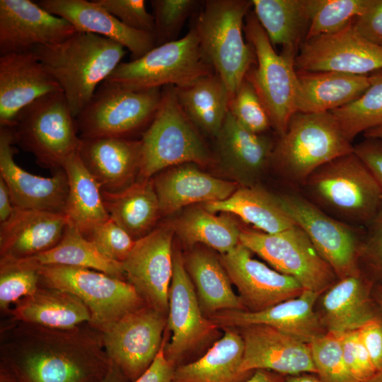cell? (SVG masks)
Here are the masks:
<instances>
[{
	"mask_svg": "<svg viewBox=\"0 0 382 382\" xmlns=\"http://www.w3.org/2000/svg\"><path fill=\"white\" fill-rule=\"evenodd\" d=\"M212 213H231L262 232L275 233L296 225L282 207L277 195L257 185L241 186L227 199L204 203Z\"/></svg>",
	"mask_w": 382,
	"mask_h": 382,
	"instance_id": "obj_35",
	"label": "cell"
},
{
	"mask_svg": "<svg viewBox=\"0 0 382 382\" xmlns=\"http://www.w3.org/2000/svg\"><path fill=\"white\" fill-rule=\"evenodd\" d=\"M374 74V81L359 98L330 112L351 142L360 133L382 124V70Z\"/></svg>",
	"mask_w": 382,
	"mask_h": 382,
	"instance_id": "obj_41",
	"label": "cell"
},
{
	"mask_svg": "<svg viewBox=\"0 0 382 382\" xmlns=\"http://www.w3.org/2000/svg\"><path fill=\"white\" fill-rule=\"evenodd\" d=\"M156 47L177 40L185 22L201 1L195 0H151Z\"/></svg>",
	"mask_w": 382,
	"mask_h": 382,
	"instance_id": "obj_45",
	"label": "cell"
},
{
	"mask_svg": "<svg viewBox=\"0 0 382 382\" xmlns=\"http://www.w3.org/2000/svg\"><path fill=\"white\" fill-rule=\"evenodd\" d=\"M303 186L314 204L346 221L369 224L382 208V190L354 151L318 168Z\"/></svg>",
	"mask_w": 382,
	"mask_h": 382,
	"instance_id": "obj_6",
	"label": "cell"
},
{
	"mask_svg": "<svg viewBox=\"0 0 382 382\" xmlns=\"http://www.w3.org/2000/svg\"><path fill=\"white\" fill-rule=\"evenodd\" d=\"M376 373L382 371V320L378 316L359 330Z\"/></svg>",
	"mask_w": 382,
	"mask_h": 382,
	"instance_id": "obj_52",
	"label": "cell"
},
{
	"mask_svg": "<svg viewBox=\"0 0 382 382\" xmlns=\"http://www.w3.org/2000/svg\"><path fill=\"white\" fill-rule=\"evenodd\" d=\"M140 140L138 180L151 179L167 168L184 163L207 166L213 161L197 129L180 105L173 86L162 89L157 112Z\"/></svg>",
	"mask_w": 382,
	"mask_h": 382,
	"instance_id": "obj_5",
	"label": "cell"
},
{
	"mask_svg": "<svg viewBox=\"0 0 382 382\" xmlns=\"http://www.w3.org/2000/svg\"><path fill=\"white\" fill-rule=\"evenodd\" d=\"M83 236L103 255L121 263L128 256L136 241L110 217Z\"/></svg>",
	"mask_w": 382,
	"mask_h": 382,
	"instance_id": "obj_47",
	"label": "cell"
},
{
	"mask_svg": "<svg viewBox=\"0 0 382 382\" xmlns=\"http://www.w3.org/2000/svg\"><path fill=\"white\" fill-rule=\"evenodd\" d=\"M33 51L59 84L75 118L125 54L116 42L78 31L62 42L39 45Z\"/></svg>",
	"mask_w": 382,
	"mask_h": 382,
	"instance_id": "obj_2",
	"label": "cell"
},
{
	"mask_svg": "<svg viewBox=\"0 0 382 382\" xmlns=\"http://www.w3.org/2000/svg\"><path fill=\"white\" fill-rule=\"evenodd\" d=\"M354 152L366 165L382 190V142L366 138L354 146Z\"/></svg>",
	"mask_w": 382,
	"mask_h": 382,
	"instance_id": "obj_53",
	"label": "cell"
},
{
	"mask_svg": "<svg viewBox=\"0 0 382 382\" xmlns=\"http://www.w3.org/2000/svg\"><path fill=\"white\" fill-rule=\"evenodd\" d=\"M353 151L330 112H298L275 142L271 165L289 183L304 185L318 168Z\"/></svg>",
	"mask_w": 382,
	"mask_h": 382,
	"instance_id": "obj_3",
	"label": "cell"
},
{
	"mask_svg": "<svg viewBox=\"0 0 382 382\" xmlns=\"http://www.w3.org/2000/svg\"><path fill=\"white\" fill-rule=\"evenodd\" d=\"M339 334L343 357L349 371L358 382L367 381L376 371L360 338L359 330Z\"/></svg>",
	"mask_w": 382,
	"mask_h": 382,
	"instance_id": "obj_49",
	"label": "cell"
},
{
	"mask_svg": "<svg viewBox=\"0 0 382 382\" xmlns=\"http://www.w3.org/2000/svg\"><path fill=\"white\" fill-rule=\"evenodd\" d=\"M224 334L201 357L178 366L175 382H243L253 372H243V338L235 328H224Z\"/></svg>",
	"mask_w": 382,
	"mask_h": 382,
	"instance_id": "obj_33",
	"label": "cell"
},
{
	"mask_svg": "<svg viewBox=\"0 0 382 382\" xmlns=\"http://www.w3.org/2000/svg\"><path fill=\"white\" fill-rule=\"evenodd\" d=\"M119 368L111 361L110 370L105 378L100 382H128Z\"/></svg>",
	"mask_w": 382,
	"mask_h": 382,
	"instance_id": "obj_57",
	"label": "cell"
},
{
	"mask_svg": "<svg viewBox=\"0 0 382 382\" xmlns=\"http://www.w3.org/2000/svg\"><path fill=\"white\" fill-rule=\"evenodd\" d=\"M153 180L163 216L195 203L226 199L238 188L236 182L212 176L190 163L170 167Z\"/></svg>",
	"mask_w": 382,
	"mask_h": 382,
	"instance_id": "obj_28",
	"label": "cell"
},
{
	"mask_svg": "<svg viewBox=\"0 0 382 382\" xmlns=\"http://www.w3.org/2000/svg\"><path fill=\"white\" fill-rule=\"evenodd\" d=\"M229 111L238 122L250 132L264 134L272 127L262 100L246 77L231 98Z\"/></svg>",
	"mask_w": 382,
	"mask_h": 382,
	"instance_id": "obj_46",
	"label": "cell"
},
{
	"mask_svg": "<svg viewBox=\"0 0 382 382\" xmlns=\"http://www.w3.org/2000/svg\"><path fill=\"white\" fill-rule=\"evenodd\" d=\"M59 91V84L33 50L0 55L1 127H11L23 108Z\"/></svg>",
	"mask_w": 382,
	"mask_h": 382,
	"instance_id": "obj_23",
	"label": "cell"
},
{
	"mask_svg": "<svg viewBox=\"0 0 382 382\" xmlns=\"http://www.w3.org/2000/svg\"><path fill=\"white\" fill-rule=\"evenodd\" d=\"M69 183L64 215L69 225L83 235L110 218L101 194V188L87 170L79 152L71 155L63 167Z\"/></svg>",
	"mask_w": 382,
	"mask_h": 382,
	"instance_id": "obj_38",
	"label": "cell"
},
{
	"mask_svg": "<svg viewBox=\"0 0 382 382\" xmlns=\"http://www.w3.org/2000/svg\"><path fill=\"white\" fill-rule=\"evenodd\" d=\"M175 90L180 105L195 127L216 137L229 110L231 99L221 77L213 72Z\"/></svg>",
	"mask_w": 382,
	"mask_h": 382,
	"instance_id": "obj_36",
	"label": "cell"
},
{
	"mask_svg": "<svg viewBox=\"0 0 382 382\" xmlns=\"http://www.w3.org/2000/svg\"><path fill=\"white\" fill-rule=\"evenodd\" d=\"M372 282L363 274L338 279L323 294L319 317L327 332L357 330L378 317L371 298Z\"/></svg>",
	"mask_w": 382,
	"mask_h": 382,
	"instance_id": "obj_30",
	"label": "cell"
},
{
	"mask_svg": "<svg viewBox=\"0 0 382 382\" xmlns=\"http://www.w3.org/2000/svg\"><path fill=\"white\" fill-rule=\"evenodd\" d=\"M77 32L66 20L30 0H0V55L56 45Z\"/></svg>",
	"mask_w": 382,
	"mask_h": 382,
	"instance_id": "obj_19",
	"label": "cell"
},
{
	"mask_svg": "<svg viewBox=\"0 0 382 382\" xmlns=\"http://www.w3.org/2000/svg\"><path fill=\"white\" fill-rule=\"evenodd\" d=\"M167 317L145 305L100 332L109 359L129 381L138 378L154 360L163 342Z\"/></svg>",
	"mask_w": 382,
	"mask_h": 382,
	"instance_id": "obj_15",
	"label": "cell"
},
{
	"mask_svg": "<svg viewBox=\"0 0 382 382\" xmlns=\"http://www.w3.org/2000/svg\"><path fill=\"white\" fill-rule=\"evenodd\" d=\"M244 32L257 62L245 77L255 89L269 115L272 127L279 137L297 112L299 83L294 66L296 54L283 50L277 53L251 11L245 18Z\"/></svg>",
	"mask_w": 382,
	"mask_h": 382,
	"instance_id": "obj_9",
	"label": "cell"
},
{
	"mask_svg": "<svg viewBox=\"0 0 382 382\" xmlns=\"http://www.w3.org/2000/svg\"><path fill=\"white\" fill-rule=\"evenodd\" d=\"M67 225L64 214L15 208L0 224L1 259L23 260L51 249L60 241Z\"/></svg>",
	"mask_w": 382,
	"mask_h": 382,
	"instance_id": "obj_27",
	"label": "cell"
},
{
	"mask_svg": "<svg viewBox=\"0 0 382 382\" xmlns=\"http://www.w3.org/2000/svg\"><path fill=\"white\" fill-rule=\"evenodd\" d=\"M252 7V0L204 1L194 27L204 54L224 82L231 98L254 59L253 48L243 35L244 20Z\"/></svg>",
	"mask_w": 382,
	"mask_h": 382,
	"instance_id": "obj_4",
	"label": "cell"
},
{
	"mask_svg": "<svg viewBox=\"0 0 382 382\" xmlns=\"http://www.w3.org/2000/svg\"><path fill=\"white\" fill-rule=\"evenodd\" d=\"M320 294L304 289L301 294L261 311L224 310L209 317L220 329L264 325L311 343L327 332L315 304Z\"/></svg>",
	"mask_w": 382,
	"mask_h": 382,
	"instance_id": "obj_22",
	"label": "cell"
},
{
	"mask_svg": "<svg viewBox=\"0 0 382 382\" xmlns=\"http://www.w3.org/2000/svg\"><path fill=\"white\" fill-rule=\"evenodd\" d=\"M78 152L103 191H122L134 183L139 175L140 139L118 137L81 138Z\"/></svg>",
	"mask_w": 382,
	"mask_h": 382,
	"instance_id": "obj_25",
	"label": "cell"
},
{
	"mask_svg": "<svg viewBox=\"0 0 382 382\" xmlns=\"http://www.w3.org/2000/svg\"><path fill=\"white\" fill-rule=\"evenodd\" d=\"M257 19L271 44L297 55L310 24L308 0H252Z\"/></svg>",
	"mask_w": 382,
	"mask_h": 382,
	"instance_id": "obj_37",
	"label": "cell"
},
{
	"mask_svg": "<svg viewBox=\"0 0 382 382\" xmlns=\"http://www.w3.org/2000/svg\"><path fill=\"white\" fill-rule=\"evenodd\" d=\"M14 137L11 127L0 128V178L6 184L15 208L64 214L69 183L64 168L51 177L27 172L14 160Z\"/></svg>",
	"mask_w": 382,
	"mask_h": 382,
	"instance_id": "obj_20",
	"label": "cell"
},
{
	"mask_svg": "<svg viewBox=\"0 0 382 382\" xmlns=\"http://www.w3.org/2000/svg\"><path fill=\"white\" fill-rule=\"evenodd\" d=\"M173 225L158 226L137 240L122 262L126 280L150 307L168 316L173 273Z\"/></svg>",
	"mask_w": 382,
	"mask_h": 382,
	"instance_id": "obj_16",
	"label": "cell"
},
{
	"mask_svg": "<svg viewBox=\"0 0 382 382\" xmlns=\"http://www.w3.org/2000/svg\"><path fill=\"white\" fill-rule=\"evenodd\" d=\"M286 213L307 235L338 279L361 275L359 241L356 230L325 213L299 195H277Z\"/></svg>",
	"mask_w": 382,
	"mask_h": 382,
	"instance_id": "obj_14",
	"label": "cell"
},
{
	"mask_svg": "<svg viewBox=\"0 0 382 382\" xmlns=\"http://www.w3.org/2000/svg\"><path fill=\"white\" fill-rule=\"evenodd\" d=\"M11 127L15 143L31 153L41 166L53 171L63 168L81 143L76 119L62 91L23 108Z\"/></svg>",
	"mask_w": 382,
	"mask_h": 382,
	"instance_id": "obj_7",
	"label": "cell"
},
{
	"mask_svg": "<svg viewBox=\"0 0 382 382\" xmlns=\"http://www.w3.org/2000/svg\"><path fill=\"white\" fill-rule=\"evenodd\" d=\"M369 224L367 236L361 243L360 260L382 278V208Z\"/></svg>",
	"mask_w": 382,
	"mask_h": 382,
	"instance_id": "obj_50",
	"label": "cell"
},
{
	"mask_svg": "<svg viewBox=\"0 0 382 382\" xmlns=\"http://www.w3.org/2000/svg\"><path fill=\"white\" fill-rule=\"evenodd\" d=\"M167 329L164 353L176 368L193 361L194 357L219 338L220 328L201 309L193 283L184 265L183 254L175 248L173 254V273L168 293Z\"/></svg>",
	"mask_w": 382,
	"mask_h": 382,
	"instance_id": "obj_12",
	"label": "cell"
},
{
	"mask_svg": "<svg viewBox=\"0 0 382 382\" xmlns=\"http://www.w3.org/2000/svg\"><path fill=\"white\" fill-rule=\"evenodd\" d=\"M213 72L192 28L179 40L155 47L137 59L121 62L106 80L140 91L185 86Z\"/></svg>",
	"mask_w": 382,
	"mask_h": 382,
	"instance_id": "obj_8",
	"label": "cell"
},
{
	"mask_svg": "<svg viewBox=\"0 0 382 382\" xmlns=\"http://www.w3.org/2000/svg\"><path fill=\"white\" fill-rule=\"evenodd\" d=\"M374 0H308L310 24L306 40L340 31L364 13Z\"/></svg>",
	"mask_w": 382,
	"mask_h": 382,
	"instance_id": "obj_42",
	"label": "cell"
},
{
	"mask_svg": "<svg viewBox=\"0 0 382 382\" xmlns=\"http://www.w3.org/2000/svg\"><path fill=\"white\" fill-rule=\"evenodd\" d=\"M14 209L8 188L0 178V224L8 220Z\"/></svg>",
	"mask_w": 382,
	"mask_h": 382,
	"instance_id": "obj_55",
	"label": "cell"
},
{
	"mask_svg": "<svg viewBox=\"0 0 382 382\" xmlns=\"http://www.w3.org/2000/svg\"><path fill=\"white\" fill-rule=\"evenodd\" d=\"M110 217L134 241L150 233L161 215L152 178L138 180L117 192L101 190Z\"/></svg>",
	"mask_w": 382,
	"mask_h": 382,
	"instance_id": "obj_34",
	"label": "cell"
},
{
	"mask_svg": "<svg viewBox=\"0 0 382 382\" xmlns=\"http://www.w3.org/2000/svg\"><path fill=\"white\" fill-rule=\"evenodd\" d=\"M366 382H382V371L376 373L371 378Z\"/></svg>",
	"mask_w": 382,
	"mask_h": 382,
	"instance_id": "obj_62",
	"label": "cell"
},
{
	"mask_svg": "<svg viewBox=\"0 0 382 382\" xmlns=\"http://www.w3.org/2000/svg\"><path fill=\"white\" fill-rule=\"evenodd\" d=\"M355 31L370 42L382 47V0L371 6L353 22Z\"/></svg>",
	"mask_w": 382,
	"mask_h": 382,
	"instance_id": "obj_51",
	"label": "cell"
},
{
	"mask_svg": "<svg viewBox=\"0 0 382 382\" xmlns=\"http://www.w3.org/2000/svg\"><path fill=\"white\" fill-rule=\"evenodd\" d=\"M309 344L316 375L323 382H358L345 361L339 333L327 332Z\"/></svg>",
	"mask_w": 382,
	"mask_h": 382,
	"instance_id": "obj_44",
	"label": "cell"
},
{
	"mask_svg": "<svg viewBox=\"0 0 382 382\" xmlns=\"http://www.w3.org/2000/svg\"><path fill=\"white\" fill-rule=\"evenodd\" d=\"M35 266L18 260L0 259V307L1 311L34 293L40 286Z\"/></svg>",
	"mask_w": 382,
	"mask_h": 382,
	"instance_id": "obj_43",
	"label": "cell"
},
{
	"mask_svg": "<svg viewBox=\"0 0 382 382\" xmlns=\"http://www.w3.org/2000/svg\"><path fill=\"white\" fill-rule=\"evenodd\" d=\"M183 261L206 317L224 310L246 311L219 255L206 248H193L183 255Z\"/></svg>",
	"mask_w": 382,
	"mask_h": 382,
	"instance_id": "obj_32",
	"label": "cell"
},
{
	"mask_svg": "<svg viewBox=\"0 0 382 382\" xmlns=\"http://www.w3.org/2000/svg\"><path fill=\"white\" fill-rule=\"evenodd\" d=\"M215 138L221 168L241 186L256 185L271 166L275 142L264 134L245 129L229 110Z\"/></svg>",
	"mask_w": 382,
	"mask_h": 382,
	"instance_id": "obj_24",
	"label": "cell"
},
{
	"mask_svg": "<svg viewBox=\"0 0 382 382\" xmlns=\"http://www.w3.org/2000/svg\"><path fill=\"white\" fill-rule=\"evenodd\" d=\"M353 22L334 34L305 40L295 58L296 70L356 75L381 71L382 47L361 37L355 31Z\"/></svg>",
	"mask_w": 382,
	"mask_h": 382,
	"instance_id": "obj_17",
	"label": "cell"
},
{
	"mask_svg": "<svg viewBox=\"0 0 382 382\" xmlns=\"http://www.w3.org/2000/svg\"><path fill=\"white\" fill-rule=\"evenodd\" d=\"M18 261L33 266L61 265L88 268L127 281L121 262L103 255L79 229L69 224L55 246L33 257Z\"/></svg>",
	"mask_w": 382,
	"mask_h": 382,
	"instance_id": "obj_39",
	"label": "cell"
},
{
	"mask_svg": "<svg viewBox=\"0 0 382 382\" xmlns=\"http://www.w3.org/2000/svg\"><path fill=\"white\" fill-rule=\"evenodd\" d=\"M0 382H18V381L9 370L0 365Z\"/></svg>",
	"mask_w": 382,
	"mask_h": 382,
	"instance_id": "obj_60",
	"label": "cell"
},
{
	"mask_svg": "<svg viewBox=\"0 0 382 382\" xmlns=\"http://www.w3.org/2000/svg\"><path fill=\"white\" fill-rule=\"evenodd\" d=\"M285 382H323L315 374L303 373L286 376Z\"/></svg>",
	"mask_w": 382,
	"mask_h": 382,
	"instance_id": "obj_58",
	"label": "cell"
},
{
	"mask_svg": "<svg viewBox=\"0 0 382 382\" xmlns=\"http://www.w3.org/2000/svg\"><path fill=\"white\" fill-rule=\"evenodd\" d=\"M127 27L154 35V20L144 0H95Z\"/></svg>",
	"mask_w": 382,
	"mask_h": 382,
	"instance_id": "obj_48",
	"label": "cell"
},
{
	"mask_svg": "<svg viewBox=\"0 0 382 382\" xmlns=\"http://www.w3.org/2000/svg\"><path fill=\"white\" fill-rule=\"evenodd\" d=\"M251 253L239 243L219 255L246 311H261L301 294L304 289L296 279L253 258Z\"/></svg>",
	"mask_w": 382,
	"mask_h": 382,
	"instance_id": "obj_18",
	"label": "cell"
},
{
	"mask_svg": "<svg viewBox=\"0 0 382 382\" xmlns=\"http://www.w3.org/2000/svg\"><path fill=\"white\" fill-rule=\"evenodd\" d=\"M161 96V88L133 91L104 81L75 118L80 138H127L129 134L150 125Z\"/></svg>",
	"mask_w": 382,
	"mask_h": 382,
	"instance_id": "obj_11",
	"label": "cell"
},
{
	"mask_svg": "<svg viewBox=\"0 0 382 382\" xmlns=\"http://www.w3.org/2000/svg\"><path fill=\"white\" fill-rule=\"evenodd\" d=\"M0 365L18 382H100L111 361L89 323L54 329L11 318L1 328Z\"/></svg>",
	"mask_w": 382,
	"mask_h": 382,
	"instance_id": "obj_1",
	"label": "cell"
},
{
	"mask_svg": "<svg viewBox=\"0 0 382 382\" xmlns=\"http://www.w3.org/2000/svg\"><path fill=\"white\" fill-rule=\"evenodd\" d=\"M364 135L365 138L374 139L382 142V124L367 130Z\"/></svg>",
	"mask_w": 382,
	"mask_h": 382,
	"instance_id": "obj_59",
	"label": "cell"
},
{
	"mask_svg": "<svg viewBox=\"0 0 382 382\" xmlns=\"http://www.w3.org/2000/svg\"><path fill=\"white\" fill-rule=\"evenodd\" d=\"M240 243L275 270L296 279L304 289L321 295L338 280L332 268L297 225L275 233L241 230Z\"/></svg>",
	"mask_w": 382,
	"mask_h": 382,
	"instance_id": "obj_13",
	"label": "cell"
},
{
	"mask_svg": "<svg viewBox=\"0 0 382 382\" xmlns=\"http://www.w3.org/2000/svg\"><path fill=\"white\" fill-rule=\"evenodd\" d=\"M286 376L269 370L257 369L243 382H285Z\"/></svg>",
	"mask_w": 382,
	"mask_h": 382,
	"instance_id": "obj_56",
	"label": "cell"
},
{
	"mask_svg": "<svg viewBox=\"0 0 382 382\" xmlns=\"http://www.w3.org/2000/svg\"><path fill=\"white\" fill-rule=\"evenodd\" d=\"M237 330L244 343L241 371L265 369L284 376L317 374L309 343L264 325Z\"/></svg>",
	"mask_w": 382,
	"mask_h": 382,
	"instance_id": "obj_21",
	"label": "cell"
},
{
	"mask_svg": "<svg viewBox=\"0 0 382 382\" xmlns=\"http://www.w3.org/2000/svg\"><path fill=\"white\" fill-rule=\"evenodd\" d=\"M7 313L13 320L54 329L75 328L91 319L90 311L77 296L41 284Z\"/></svg>",
	"mask_w": 382,
	"mask_h": 382,
	"instance_id": "obj_31",
	"label": "cell"
},
{
	"mask_svg": "<svg viewBox=\"0 0 382 382\" xmlns=\"http://www.w3.org/2000/svg\"><path fill=\"white\" fill-rule=\"evenodd\" d=\"M35 267L40 284L66 291L81 299L90 311L89 324L100 332L127 313L147 305L127 281L103 272L61 265Z\"/></svg>",
	"mask_w": 382,
	"mask_h": 382,
	"instance_id": "obj_10",
	"label": "cell"
},
{
	"mask_svg": "<svg viewBox=\"0 0 382 382\" xmlns=\"http://www.w3.org/2000/svg\"><path fill=\"white\" fill-rule=\"evenodd\" d=\"M167 336L165 334L163 342L154 360L149 367L133 382H175L174 366L166 357L164 347Z\"/></svg>",
	"mask_w": 382,
	"mask_h": 382,
	"instance_id": "obj_54",
	"label": "cell"
},
{
	"mask_svg": "<svg viewBox=\"0 0 382 382\" xmlns=\"http://www.w3.org/2000/svg\"><path fill=\"white\" fill-rule=\"evenodd\" d=\"M297 112L320 113L340 108L359 98L374 81V74L296 71Z\"/></svg>",
	"mask_w": 382,
	"mask_h": 382,
	"instance_id": "obj_29",
	"label": "cell"
},
{
	"mask_svg": "<svg viewBox=\"0 0 382 382\" xmlns=\"http://www.w3.org/2000/svg\"><path fill=\"white\" fill-rule=\"evenodd\" d=\"M375 298L382 312V286L377 287Z\"/></svg>",
	"mask_w": 382,
	"mask_h": 382,
	"instance_id": "obj_61",
	"label": "cell"
},
{
	"mask_svg": "<svg viewBox=\"0 0 382 382\" xmlns=\"http://www.w3.org/2000/svg\"><path fill=\"white\" fill-rule=\"evenodd\" d=\"M37 4L69 21L78 32L98 35L127 48L131 60L141 57L156 47L152 34L127 27L95 0H41Z\"/></svg>",
	"mask_w": 382,
	"mask_h": 382,
	"instance_id": "obj_26",
	"label": "cell"
},
{
	"mask_svg": "<svg viewBox=\"0 0 382 382\" xmlns=\"http://www.w3.org/2000/svg\"><path fill=\"white\" fill-rule=\"evenodd\" d=\"M174 231L188 246L201 243L221 255L240 243L241 230L226 214L216 216L204 208L187 209L173 225Z\"/></svg>",
	"mask_w": 382,
	"mask_h": 382,
	"instance_id": "obj_40",
	"label": "cell"
}]
</instances>
